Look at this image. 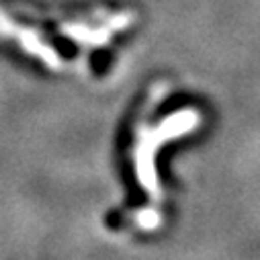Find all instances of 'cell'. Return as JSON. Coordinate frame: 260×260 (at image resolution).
I'll return each mask as SVG.
<instances>
[{
  "mask_svg": "<svg viewBox=\"0 0 260 260\" xmlns=\"http://www.w3.org/2000/svg\"><path fill=\"white\" fill-rule=\"evenodd\" d=\"M134 21L132 11L111 7L35 9L29 5L0 7V33L43 61H49L53 39H68L80 47H103Z\"/></svg>",
  "mask_w": 260,
  "mask_h": 260,
  "instance_id": "obj_1",
  "label": "cell"
}]
</instances>
